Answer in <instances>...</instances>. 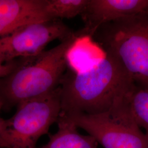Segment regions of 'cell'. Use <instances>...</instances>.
I'll list each match as a JSON object with an SVG mask.
<instances>
[{
    "label": "cell",
    "mask_w": 148,
    "mask_h": 148,
    "mask_svg": "<svg viewBox=\"0 0 148 148\" xmlns=\"http://www.w3.org/2000/svg\"><path fill=\"white\" fill-rule=\"evenodd\" d=\"M82 34L77 38L66 54L68 69L74 73H80L90 69L106 57L98 43L92 37Z\"/></svg>",
    "instance_id": "9c48e42d"
},
{
    "label": "cell",
    "mask_w": 148,
    "mask_h": 148,
    "mask_svg": "<svg viewBox=\"0 0 148 148\" xmlns=\"http://www.w3.org/2000/svg\"><path fill=\"white\" fill-rule=\"evenodd\" d=\"M81 34V30L75 32L53 48L26 59L19 68L1 79L0 99L3 107L18 106L57 89L68 68L67 52Z\"/></svg>",
    "instance_id": "7a4b0ae2"
},
{
    "label": "cell",
    "mask_w": 148,
    "mask_h": 148,
    "mask_svg": "<svg viewBox=\"0 0 148 148\" xmlns=\"http://www.w3.org/2000/svg\"><path fill=\"white\" fill-rule=\"evenodd\" d=\"M142 88L148 87V12L105 24L92 36Z\"/></svg>",
    "instance_id": "3957f363"
},
{
    "label": "cell",
    "mask_w": 148,
    "mask_h": 148,
    "mask_svg": "<svg viewBox=\"0 0 148 148\" xmlns=\"http://www.w3.org/2000/svg\"><path fill=\"white\" fill-rule=\"evenodd\" d=\"M57 123L58 131L49 134L47 143L36 148H98L94 138L79 133L78 128L65 117L60 115Z\"/></svg>",
    "instance_id": "30bf717a"
},
{
    "label": "cell",
    "mask_w": 148,
    "mask_h": 148,
    "mask_svg": "<svg viewBox=\"0 0 148 148\" xmlns=\"http://www.w3.org/2000/svg\"><path fill=\"white\" fill-rule=\"evenodd\" d=\"M90 0H45V11L50 20L70 19L84 13Z\"/></svg>",
    "instance_id": "8fae6325"
},
{
    "label": "cell",
    "mask_w": 148,
    "mask_h": 148,
    "mask_svg": "<svg viewBox=\"0 0 148 148\" xmlns=\"http://www.w3.org/2000/svg\"><path fill=\"white\" fill-rule=\"evenodd\" d=\"M8 119L0 148H36L38 139L48 134L61 112L60 87L45 95L24 101Z\"/></svg>",
    "instance_id": "277c9868"
},
{
    "label": "cell",
    "mask_w": 148,
    "mask_h": 148,
    "mask_svg": "<svg viewBox=\"0 0 148 148\" xmlns=\"http://www.w3.org/2000/svg\"><path fill=\"white\" fill-rule=\"evenodd\" d=\"M148 12V0H90L82 17V30L92 37L98 27L110 22Z\"/></svg>",
    "instance_id": "52a82bcc"
},
{
    "label": "cell",
    "mask_w": 148,
    "mask_h": 148,
    "mask_svg": "<svg viewBox=\"0 0 148 148\" xmlns=\"http://www.w3.org/2000/svg\"><path fill=\"white\" fill-rule=\"evenodd\" d=\"M26 59H18L6 63H3L0 61V79L8 76L19 68Z\"/></svg>",
    "instance_id": "4fadbf2b"
},
{
    "label": "cell",
    "mask_w": 148,
    "mask_h": 148,
    "mask_svg": "<svg viewBox=\"0 0 148 148\" xmlns=\"http://www.w3.org/2000/svg\"><path fill=\"white\" fill-rule=\"evenodd\" d=\"M51 21L45 0H0V37L28 24Z\"/></svg>",
    "instance_id": "ba28073f"
},
{
    "label": "cell",
    "mask_w": 148,
    "mask_h": 148,
    "mask_svg": "<svg viewBox=\"0 0 148 148\" xmlns=\"http://www.w3.org/2000/svg\"><path fill=\"white\" fill-rule=\"evenodd\" d=\"M74 33L59 19L28 24L0 37V61L6 63L35 57L44 52L49 43L56 40L62 41Z\"/></svg>",
    "instance_id": "8992f818"
},
{
    "label": "cell",
    "mask_w": 148,
    "mask_h": 148,
    "mask_svg": "<svg viewBox=\"0 0 148 148\" xmlns=\"http://www.w3.org/2000/svg\"><path fill=\"white\" fill-rule=\"evenodd\" d=\"M3 108V103L0 99V114L1 110ZM8 127V120H5L0 115V143L5 135Z\"/></svg>",
    "instance_id": "5bb4252c"
},
{
    "label": "cell",
    "mask_w": 148,
    "mask_h": 148,
    "mask_svg": "<svg viewBox=\"0 0 148 148\" xmlns=\"http://www.w3.org/2000/svg\"><path fill=\"white\" fill-rule=\"evenodd\" d=\"M60 116L85 130L104 148H148V137L134 119L127 99L101 114Z\"/></svg>",
    "instance_id": "5b68a950"
},
{
    "label": "cell",
    "mask_w": 148,
    "mask_h": 148,
    "mask_svg": "<svg viewBox=\"0 0 148 148\" xmlns=\"http://www.w3.org/2000/svg\"><path fill=\"white\" fill-rule=\"evenodd\" d=\"M127 103L134 119L148 137V87L136 86L127 97Z\"/></svg>",
    "instance_id": "7c38bea8"
},
{
    "label": "cell",
    "mask_w": 148,
    "mask_h": 148,
    "mask_svg": "<svg viewBox=\"0 0 148 148\" xmlns=\"http://www.w3.org/2000/svg\"><path fill=\"white\" fill-rule=\"evenodd\" d=\"M136 86L120 63L109 54L85 71L74 73L68 68L60 84V115L109 111L125 101Z\"/></svg>",
    "instance_id": "6da1fadb"
}]
</instances>
